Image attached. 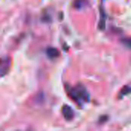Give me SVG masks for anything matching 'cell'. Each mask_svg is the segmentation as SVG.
Returning <instances> with one entry per match:
<instances>
[{
    "instance_id": "obj_2",
    "label": "cell",
    "mask_w": 131,
    "mask_h": 131,
    "mask_svg": "<svg viewBox=\"0 0 131 131\" xmlns=\"http://www.w3.org/2000/svg\"><path fill=\"white\" fill-rule=\"evenodd\" d=\"M11 58L9 57H3L1 59V67H0V74L1 77H4L11 67Z\"/></svg>"
},
{
    "instance_id": "obj_3",
    "label": "cell",
    "mask_w": 131,
    "mask_h": 131,
    "mask_svg": "<svg viewBox=\"0 0 131 131\" xmlns=\"http://www.w3.org/2000/svg\"><path fill=\"white\" fill-rule=\"evenodd\" d=\"M61 113L66 121H71L74 116V111L68 105H64L61 108Z\"/></svg>"
},
{
    "instance_id": "obj_4",
    "label": "cell",
    "mask_w": 131,
    "mask_h": 131,
    "mask_svg": "<svg viewBox=\"0 0 131 131\" xmlns=\"http://www.w3.org/2000/svg\"><path fill=\"white\" fill-rule=\"evenodd\" d=\"M46 54L47 55L51 58H57L60 55V52L59 51L55 48H53V47H49L46 49Z\"/></svg>"
},
{
    "instance_id": "obj_1",
    "label": "cell",
    "mask_w": 131,
    "mask_h": 131,
    "mask_svg": "<svg viewBox=\"0 0 131 131\" xmlns=\"http://www.w3.org/2000/svg\"><path fill=\"white\" fill-rule=\"evenodd\" d=\"M69 97L79 105H83L90 101V95L86 88L82 84H78L74 87L67 88Z\"/></svg>"
},
{
    "instance_id": "obj_7",
    "label": "cell",
    "mask_w": 131,
    "mask_h": 131,
    "mask_svg": "<svg viewBox=\"0 0 131 131\" xmlns=\"http://www.w3.org/2000/svg\"><path fill=\"white\" fill-rule=\"evenodd\" d=\"M121 43L128 49H131V38H124L121 40Z\"/></svg>"
},
{
    "instance_id": "obj_5",
    "label": "cell",
    "mask_w": 131,
    "mask_h": 131,
    "mask_svg": "<svg viewBox=\"0 0 131 131\" xmlns=\"http://www.w3.org/2000/svg\"><path fill=\"white\" fill-rule=\"evenodd\" d=\"M88 4V0H74V7L78 9H81L84 8Z\"/></svg>"
},
{
    "instance_id": "obj_6",
    "label": "cell",
    "mask_w": 131,
    "mask_h": 131,
    "mask_svg": "<svg viewBox=\"0 0 131 131\" xmlns=\"http://www.w3.org/2000/svg\"><path fill=\"white\" fill-rule=\"evenodd\" d=\"M131 93V88L130 87H129V86H125V87H124L122 89H121V92H120V97H124V96H126V95H127V94H130Z\"/></svg>"
}]
</instances>
